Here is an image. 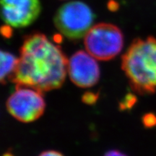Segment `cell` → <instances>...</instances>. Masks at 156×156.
<instances>
[{"mask_svg": "<svg viewBox=\"0 0 156 156\" xmlns=\"http://www.w3.org/2000/svg\"><path fill=\"white\" fill-rule=\"evenodd\" d=\"M68 60L59 46L40 33L28 35L21 46L18 62L9 80L17 86L41 92L57 89L67 74Z\"/></svg>", "mask_w": 156, "mask_h": 156, "instance_id": "6da1fadb", "label": "cell"}, {"mask_svg": "<svg viewBox=\"0 0 156 156\" xmlns=\"http://www.w3.org/2000/svg\"><path fill=\"white\" fill-rule=\"evenodd\" d=\"M122 67L132 89L140 94L156 91V38L135 39L122 57Z\"/></svg>", "mask_w": 156, "mask_h": 156, "instance_id": "7a4b0ae2", "label": "cell"}, {"mask_svg": "<svg viewBox=\"0 0 156 156\" xmlns=\"http://www.w3.org/2000/svg\"><path fill=\"white\" fill-rule=\"evenodd\" d=\"M94 14L86 4L70 2L60 7L54 18L56 28L70 39L78 40L85 36L93 27Z\"/></svg>", "mask_w": 156, "mask_h": 156, "instance_id": "3957f363", "label": "cell"}, {"mask_svg": "<svg viewBox=\"0 0 156 156\" xmlns=\"http://www.w3.org/2000/svg\"><path fill=\"white\" fill-rule=\"evenodd\" d=\"M85 49L96 59L108 61L116 56L124 46V36L116 25L99 23L84 37Z\"/></svg>", "mask_w": 156, "mask_h": 156, "instance_id": "277c9868", "label": "cell"}, {"mask_svg": "<svg viewBox=\"0 0 156 156\" xmlns=\"http://www.w3.org/2000/svg\"><path fill=\"white\" fill-rule=\"evenodd\" d=\"M42 93L33 87L17 86L7 101V111L20 122H34L42 116L46 108Z\"/></svg>", "mask_w": 156, "mask_h": 156, "instance_id": "5b68a950", "label": "cell"}, {"mask_svg": "<svg viewBox=\"0 0 156 156\" xmlns=\"http://www.w3.org/2000/svg\"><path fill=\"white\" fill-rule=\"evenodd\" d=\"M2 17L11 28H25L36 20L41 10L39 0H1Z\"/></svg>", "mask_w": 156, "mask_h": 156, "instance_id": "8992f818", "label": "cell"}, {"mask_svg": "<svg viewBox=\"0 0 156 156\" xmlns=\"http://www.w3.org/2000/svg\"><path fill=\"white\" fill-rule=\"evenodd\" d=\"M67 73L75 85L85 88L98 82L100 68L96 58L87 51H78L68 60Z\"/></svg>", "mask_w": 156, "mask_h": 156, "instance_id": "52a82bcc", "label": "cell"}, {"mask_svg": "<svg viewBox=\"0 0 156 156\" xmlns=\"http://www.w3.org/2000/svg\"><path fill=\"white\" fill-rule=\"evenodd\" d=\"M18 58L8 51H1V81L4 83L6 78L9 79L16 69Z\"/></svg>", "mask_w": 156, "mask_h": 156, "instance_id": "ba28073f", "label": "cell"}, {"mask_svg": "<svg viewBox=\"0 0 156 156\" xmlns=\"http://www.w3.org/2000/svg\"><path fill=\"white\" fill-rule=\"evenodd\" d=\"M39 156H64L62 153L59 152L55 151H44L42 153L40 154Z\"/></svg>", "mask_w": 156, "mask_h": 156, "instance_id": "9c48e42d", "label": "cell"}, {"mask_svg": "<svg viewBox=\"0 0 156 156\" xmlns=\"http://www.w3.org/2000/svg\"><path fill=\"white\" fill-rule=\"evenodd\" d=\"M83 100L87 103H92L96 100V97L93 94H89V93H87V94H85L84 95Z\"/></svg>", "mask_w": 156, "mask_h": 156, "instance_id": "30bf717a", "label": "cell"}, {"mask_svg": "<svg viewBox=\"0 0 156 156\" xmlns=\"http://www.w3.org/2000/svg\"><path fill=\"white\" fill-rule=\"evenodd\" d=\"M104 156H127L119 151H110L105 154Z\"/></svg>", "mask_w": 156, "mask_h": 156, "instance_id": "8fae6325", "label": "cell"}, {"mask_svg": "<svg viewBox=\"0 0 156 156\" xmlns=\"http://www.w3.org/2000/svg\"><path fill=\"white\" fill-rule=\"evenodd\" d=\"M3 156H14L12 155V154L9 153H6L5 154H4Z\"/></svg>", "mask_w": 156, "mask_h": 156, "instance_id": "7c38bea8", "label": "cell"}]
</instances>
